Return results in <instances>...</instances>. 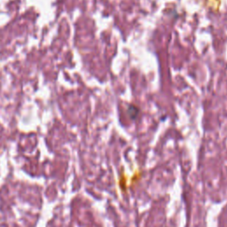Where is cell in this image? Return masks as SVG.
I'll list each match as a JSON object with an SVG mask.
<instances>
[{
	"instance_id": "obj_1",
	"label": "cell",
	"mask_w": 227,
	"mask_h": 227,
	"mask_svg": "<svg viewBox=\"0 0 227 227\" xmlns=\"http://www.w3.org/2000/svg\"><path fill=\"white\" fill-rule=\"evenodd\" d=\"M139 113V109L137 107H135V106H133V105H131L129 107V108H128V114H129V115H130V117L131 119H136V117L138 116V114Z\"/></svg>"
}]
</instances>
